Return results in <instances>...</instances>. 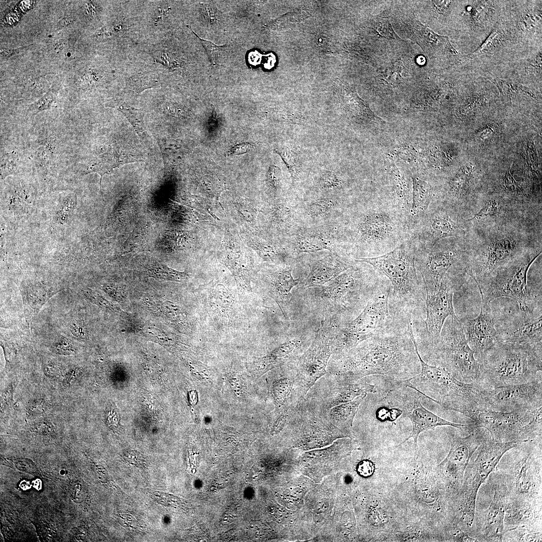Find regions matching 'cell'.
Segmentation results:
<instances>
[{"label":"cell","mask_w":542,"mask_h":542,"mask_svg":"<svg viewBox=\"0 0 542 542\" xmlns=\"http://www.w3.org/2000/svg\"><path fill=\"white\" fill-rule=\"evenodd\" d=\"M534 313L521 311L495 326L498 341L542 348V316Z\"/></svg>","instance_id":"44dd1931"},{"label":"cell","mask_w":542,"mask_h":542,"mask_svg":"<svg viewBox=\"0 0 542 542\" xmlns=\"http://www.w3.org/2000/svg\"><path fill=\"white\" fill-rule=\"evenodd\" d=\"M270 391L276 407L273 429L278 432L286 425L292 412L302 401L296 388L294 375L290 366L272 381Z\"/></svg>","instance_id":"603a6c76"},{"label":"cell","mask_w":542,"mask_h":542,"mask_svg":"<svg viewBox=\"0 0 542 542\" xmlns=\"http://www.w3.org/2000/svg\"><path fill=\"white\" fill-rule=\"evenodd\" d=\"M415 243L416 267L423 279L426 294L436 292L447 274H466V238L445 239L433 246Z\"/></svg>","instance_id":"9c48e42d"},{"label":"cell","mask_w":542,"mask_h":542,"mask_svg":"<svg viewBox=\"0 0 542 542\" xmlns=\"http://www.w3.org/2000/svg\"><path fill=\"white\" fill-rule=\"evenodd\" d=\"M352 265L335 256H328L318 259L310 265L308 275L304 282L305 288L321 287L331 282Z\"/></svg>","instance_id":"f546056e"},{"label":"cell","mask_w":542,"mask_h":542,"mask_svg":"<svg viewBox=\"0 0 542 542\" xmlns=\"http://www.w3.org/2000/svg\"><path fill=\"white\" fill-rule=\"evenodd\" d=\"M190 29L199 39L211 64L213 65H221L227 55L226 46L217 45L209 41L202 39L191 29Z\"/></svg>","instance_id":"60d3db41"},{"label":"cell","mask_w":542,"mask_h":542,"mask_svg":"<svg viewBox=\"0 0 542 542\" xmlns=\"http://www.w3.org/2000/svg\"><path fill=\"white\" fill-rule=\"evenodd\" d=\"M491 503L485 511L476 537L479 541H501L504 531L505 505L509 493L505 481L495 483Z\"/></svg>","instance_id":"484cf974"},{"label":"cell","mask_w":542,"mask_h":542,"mask_svg":"<svg viewBox=\"0 0 542 542\" xmlns=\"http://www.w3.org/2000/svg\"><path fill=\"white\" fill-rule=\"evenodd\" d=\"M374 29L377 35L383 38H387L395 40H400L394 31L388 20L377 17L375 21Z\"/></svg>","instance_id":"7bdbcfd3"},{"label":"cell","mask_w":542,"mask_h":542,"mask_svg":"<svg viewBox=\"0 0 542 542\" xmlns=\"http://www.w3.org/2000/svg\"><path fill=\"white\" fill-rule=\"evenodd\" d=\"M468 228L464 218L448 204L432 201L427 213L411 231L415 241L433 246L448 238H465Z\"/></svg>","instance_id":"2e32d148"},{"label":"cell","mask_w":542,"mask_h":542,"mask_svg":"<svg viewBox=\"0 0 542 542\" xmlns=\"http://www.w3.org/2000/svg\"><path fill=\"white\" fill-rule=\"evenodd\" d=\"M282 174L281 169L275 165L269 167L266 175V182L268 186L274 191L278 190L281 186Z\"/></svg>","instance_id":"bcb514c9"},{"label":"cell","mask_w":542,"mask_h":542,"mask_svg":"<svg viewBox=\"0 0 542 542\" xmlns=\"http://www.w3.org/2000/svg\"><path fill=\"white\" fill-rule=\"evenodd\" d=\"M376 392L375 385L361 379L345 383L327 373L315 382L305 398L323 412L337 405L351 401L360 395Z\"/></svg>","instance_id":"ac0fdd59"},{"label":"cell","mask_w":542,"mask_h":542,"mask_svg":"<svg viewBox=\"0 0 542 542\" xmlns=\"http://www.w3.org/2000/svg\"><path fill=\"white\" fill-rule=\"evenodd\" d=\"M395 388L390 390L383 398L393 409L399 410L411 420L413 429L409 437L398 446L413 438L416 449L419 452L418 440L420 434L439 426H448L460 430H470L471 425L457 424L446 420L425 408L421 403V394L415 389L401 384L398 380Z\"/></svg>","instance_id":"9a60e30c"},{"label":"cell","mask_w":542,"mask_h":542,"mask_svg":"<svg viewBox=\"0 0 542 542\" xmlns=\"http://www.w3.org/2000/svg\"><path fill=\"white\" fill-rule=\"evenodd\" d=\"M56 350L58 352L62 354H70L74 352L72 345L67 342H62L57 344Z\"/></svg>","instance_id":"91938a15"},{"label":"cell","mask_w":542,"mask_h":542,"mask_svg":"<svg viewBox=\"0 0 542 542\" xmlns=\"http://www.w3.org/2000/svg\"><path fill=\"white\" fill-rule=\"evenodd\" d=\"M391 292L390 286L385 284L371 298L355 319L341 327L335 338L333 353L348 351L406 316L397 312L390 313Z\"/></svg>","instance_id":"30bf717a"},{"label":"cell","mask_w":542,"mask_h":542,"mask_svg":"<svg viewBox=\"0 0 542 542\" xmlns=\"http://www.w3.org/2000/svg\"><path fill=\"white\" fill-rule=\"evenodd\" d=\"M204 16L211 24L219 21L218 19L217 11L210 5H204L202 8Z\"/></svg>","instance_id":"f5cc1de1"},{"label":"cell","mask_w":542,"mask_h":542,"mask_svg":"<svg viewBox=\"0 0 542 542\" xmlns=\"http://www.w3.org/2000/svg\"><path fill=\"white\" fill-rule=\"evenodd\" d=\"M44 371L46 375L50 377H55L59 374L60 369L57 365L49 363L45 365Z\"/></svg>","instance_id":"94428289"},{"label":"cell","mask_w":542,"mask_h":542,"mask_svg":"<svg viewBox=\"0 0 542 542\" xmlns=\"http://www.w3.org/2000/svg\"><path fill=\"white\" fill-rule=\"evenodd\" d=\"M79 369H75L71 370L65 377L63 384L65 386L71 384V383L79 376Z\"/></svg>","instance_id":"be15d7a7"},{"label":"cell","mask_w":542,"mask_h":542,"mask_svg":"<svg viewBox=\"0 0 542 542\" xmlns=\"http://www.w3.org/2000/svg\"><path fill=\"white\" fill-rule=\"evenodd\" d=\"M293 248L298 253H312L327 249L331 250L330 238L321 234H303L294 240Z\"/></svg>","instance_id":"d590c367"},{"label":"cell","mask_w":542,"mask_h":542,"mask_svg":"<svg viewBox=\"0 0 542 542\" xmlns=\"http://www.w3.org/2000/svg\"><path fill=\"white\" fill-rule=\"evenodd\" d=\"M84 294L88 299L91 301V302H93L94 303L98 304L99 306L111 309L112 310H116L113 306V305L108 302V301L91 290H85Z\"/></svg>","instance_id":"f907efd6"},{"label":"cell","mask_w":542,"mask_h":542,"mask_svg":"<svg viewBox=\"0 0 542 542\" xmlns=\"http://www.w3.org/2000/svg\"><path fill=\"white\" fill-rule=\"evenodd\" d=\"M301 345L298 338L289 340L282 344L267 354L256 358L249 364V370L258 377L268 371L285 364L289 358L294 356L295 351Z\"/></svg>","instance_id":"4dcf8cb0"},{"label":"cell","mask_w":542,"mask_h":542,"mask_svg":"<svg viewBox=\"0 0 542 542\" xmlns=\"http://www.w3.org/2000/svg\"><path fill=\"white\" fill-rule=\"evenodd\" d=\"M541 220L468 231L466 274L480 281L528 250L542 247Z\"/></svg>","instance_id":"7a4b0ae2"},{"label":"cell","mask_w":542,"mask_h":542,"mask_svg":"<svg viewBox=\"0 0 542 542\" xmlns=\"http://www.w3.org/2000/svg\"><path fill=\"white\" fill-rule=\"evenodd\" d=\"M477 383L493 387L527 383L541 377L542 348L498 341L477 359Z\"/></svg>","instance_id":"3957f363"},{"label":"cell","mask_w":542,"mask_h":542,"mask_svg":"<svg viewBox=\"0 0 542 542\" xmlns=\"http://www.w3.org/2000/svg\"><path fill=\"white\" fill-rule=\"evenodd\" d=\"M373 269L364 274L352 266L325 286L316 288L317 297L334 305L340 312L351 311L362 301L367 302L383 285Z\"/></svg>","instance_id":"4fadbf2b"},{"label":"cell","mask_w":542,"mask_h":542,"mask_svg":"<svg viewBox=\"0 0 542 542\" xmlns=\"http://www.w3.org/2000/svg\"><path fill=\"white\" fill-rule=\"evenodd\" d=\"M366 396L367 393L360 395L351 401L337 405L321 413L332 424L350 437L353 420Z\"/></svg>","instance_id":"d6a6232c"},{"label":"cell","mask_w":542,"mask_h":542,"mask_svg":"<svg viewBox=\"0 0 542 542\" xmlns=\"http://www.w3.org/2000/svg\"><path fill=\"white\" fill-rule=\"evenodd\" d=\"M433 199L432 189L429 183L419 177H412V204L409 221L411 233L424 217Z\"/></svg>","instance_id":"1f68e13d"},{"label":"cell","mask_w":542,"mask_h":542,"mask_svg":"<svg viewBox=\"0 0 542 542\" xmlns=\"http://www.w3.org/2000/svg\"><path fill=\"white\" fill-rule=\"evenodd\" d=\"M45 407V403L43 400H37L31 404L29 411L31 414H39L44 410Z\"/></svg>","instance_id":"6125c7cd"},{"label":"cell","mask_w":542,"mask_h":542,"mask_svg":"<svg viewBox=\"0 0 542 542\" xmlns=\"http://www.w3.org/2000/svg\"><path fill=\"white\" fill-rule=\"evenodd\" d=\"M532 461L527 452L516 462L513 469L512 489L509 493L531 500H541V463Z\"/></svg>","instance_id":"cb8c5ba5"},{"label":"cell","mask_w":542,"mask_h":542,"mask_svg":"<svg viewBox=\"0 0 542 542\" xmlns=\"http://www.w3.org/2000/svg\"><path fill=\"white\" fill-rule=\"evenodd\" d=\"M495 321L489 303L483 301L477 317L460 320L465 338L476 359L498 341Z\"/></svg>","instance_id":"7402d4cb"},{"label":"cell","mask_w":542,"mask_h":542,"mask_svg":"<svg viewBox=\"0 0 542 542\" xmlns=\"http://www.w3.org/2000/svg\"><path fill=\"white\" fill-rule=\"evenodd\" d=\"M147 269L150 276L158 280L180 282L188 277L186 272L175 270L158 262L149 264Z\"/></svg>","instance_id":"74e56055"},{"label":"cell","mask_w":542,"mask_h":542,"mask_svg":"<svg viewBox=\"0 0 542 542\" xmlns=\"http://www.w3.org/2000/svg\"><path fill=\"white\" fill-rule=\"evenodd\" d=\"M541 408L510 412L479 408L471 411L467 417L475 427L487 431L492 440L520 444L541 435Z\"/></svg>","instance_id":"7c38bea8"},{"label":"cell","mask_w":542,"mask_h":542,"mask_svg":"<svg viewBox=\"0 0 542 542\" xmlns=\"http://www.w3.org/2000/svg\"><path fill=\"white\" fill-rule=\"evenodd\" d=\"M404 28L408 37L430 56L458 54L448 37L438 34L422 24L415 15L404 22Z\"/></svg>","instance_id":"4316f807"},{"label":"cell","mask_w":542,"mask_h":542,"mask_svg":"<svg viewBox=\"0 0 542 542\" xmlns=\"http://www.w3.org/2000/svg\"><path fill=\"white\" fill-rule=\"evenodd\" d=\"M422 346L427 363L444 368L462 382H477L479 363L467 341L458 317H450L445 321L437 341Z\"/></svg>","instance_id":"8992f818"},{"label":"cell","mask_w":542,"mask_h":542,"mask_svg":"<svg viewBox=\"0 0 542 542\" xmlns=\"http://www.w3.org/2000/svg\"><path fill=\"white\" fill-rule=\"evenodd\" d=\"M274 151L282 158L291 175L292 184L294 186L299 181L301 167L298 156L296 153L286 147L276 149Z\"/></svg>","instance_id":"f35d334b"},{"label":"cell","mask_w":542,"mask_h":542,"mask_svg":"<svg viewBox=\"0 0 542 542\" xmlns=\"http://www.w3.org/2000/svg\"><path fill=\"white\" fill-rule=\"evenodd\" d=\"M388 178L391 193L389 203L405 220L409 227L412 184H411L405 174L393 163H390L388 166Z\"/></svg>","instance_id":"f1b7e54d"},{"label":"cell","mask_w":542,"mask_h":542,"mask_svg":"<svg viewBox=\"0 0 542 542\" xmlns=\"http://www.w3.org/2000/svg\"><path fill=\"white\" fill-rule=\"evenodd\" d=\"M417 353L420 371L406 380H398L421 395L436 402L446 410L467 415L480 407V385L462 382L443 367L431 365L420 356L417 344Z\"/></svg>","instance_id":"5b68a950"},{"label":"cell","mask_w":542,"mask_h":542,"mask_svg":"<svg viewBox=\"0 0 542 542\" xmlns=\"http://www.w3.org/2000/svg\"><path fill=\"white\" fill-rule=\"evenodd\" d=\"M236 240L229 232L225 234L224 246L226 253L222 259V262L232 273L239 291L249 293L252 290L249 266Z\"/></svg>","instance_id":"83f0119b"},{"label":"cell","mask_w":542,"mask_h":542,"mask_svg":"<svg viewBox=\"0 0 542 542\" xmlns=\"http://www.w3.org/2000/svg\"><path fill=\"white\" fill-rule=\"evenodd\" d=\"M341 325L335 315L322 321L309 348L290 362L297 392L302 401L315 382L327 373V365L335 351V340Z\"/></svg>","instance_id":"8fae6325"},{"label":"cell","mask_w":542,"mask_h":542,"mask_svg":"<svg viewBox=\"0 0 542 542\" xmlns=\"http://www.w3.org/2000/svg\"><path fill=\"white\" fill-rule=\"evenodd\" d=\"M480 397L481 409L500 412L536 410L542 406V379L493 387L480 385Z\"/></svg>","instance_id":"e0dca14e"},{"label":"cell","mask_w":542,"mask_h":542,"mask_svg":"<svg viewBox=\"0 0 542 542\" xmlns=\"http://www.w3.org/2000/svg\"><path fill=\"white\" fill-rule=\"evenodd\" d=\"M230 378V382L234 391L237 393L240 392L241 393L244 390V384L241 383V378L237 376H232Z\"/></svg>","instance_id":"680465c9"},{"label":"cell","mask_w":542,"mask_h":542,"mask_svg":"<svg viewBox=\"0 0 542 542\" xmlns=\"http://www.w3.org/2000/svg\"><path fill=\"white\" fill-rule=\"evenodd\" d=\"M403 64L400 62H396L393 64L387 71L383 74L385 84L394 85L400 80L402 79V72L403 69Z\"/></svg>","instance_id":"f6af8a7d"},{"label":"cell","mask_w":542,"mask_h":542,"mask_svg":"<svg viewBox=\"0 0 542 542\" xmlns=\"http://www.w3.org/2000/svg\"><path fill=\"white\" fill-rule=\"evenodd\" d=\"M471 430V433L465 437L451 436L449 452L439 465L458 487L459 491L472 456L487 436L481 428L474 426Z\"/></svg>","instance_id":"ffe728a7"},{"label":"cell","mask_w":542,"mask_h":542,"mask_svg":"<svg viewBox=\"0 0 542 542\" xmlns=\"http://www.w3.org/2000/svg\"><path fill=\"white\" fill-rule=\"evenodd\" d=\"M541 500H531L509 493L505 505L504 531L518 527L541 530Z\"/></svg>","instance_id":"d4e9b609"},{"label":"cell","mask_w":542,"mask_h":542,"mask_svg":"<svg viewBox=\"0 0 542 542\" xmlns=\"http://www.w3.org/2000/svg\"><path fill=\"white\" fill-rule=\"evenodd\" d=\"M354 261L369 264L386 277L392 286L390 297L394 308L412 314L425 301L415 265V243L411 235L391 251L372 257H358Z\"/></svg>","instance_id":"277c9868"},{"label":"cell","mask_w":542,"mask_h":542,"mask_svg":"<svg viewBox=\"0 0 542 542\" xmlns=\"http://www.w3.org/2000/svg\"><path fill=\"white\" fill-rule=\"evenodd\" d=\"M71 331L72 334L75 336L82 338L83 336V332L82 328L79 327L78 324L73 323L71 325Z\"/></svg>","instance_id":"03108f58"},{"label":"cell","mask_w":542,"mask_h":542,"mask_svg":"<svg viewBox=\"0 0 542 542\" xmlns=\"http://www.w3.org/2000/svg\"><path fill=\"white\" fill-rule=\"evenodd\" d=\"M15 466L19 470L25 471H35V465L30 461L24 459H16L14 462Z\"/></svg>","instance_id":"6f0895ef"},{"label":"cell","mask_w":542,"mask_h":542,"mask_svg":"<svg viewBox=\"0 0 542 542\" xmlns=\"http://www.w3.org/2000/svg\"><path fill=\"white\" fill-rule=\"evenodd\" d=\"M541 253L542 247L528 250L487 277L475 281L482 301L490 303L498 298H509L517 303L521 311L534 313L535 302L528 285V273Z\"/></svg>","instance_id":"52a82bcc"},{"label":"cell","mask_w":542,"mask_h":542,"mask_svg":"<svg viewBox=\"0 0 542 542\" xmlns=\"http://www.w3.org/2000/svg\"><path fill=\"white\" fill-rule=\"evenodd\" d=\"M516 442H501L486 437L472 456L465 472L459 492L460 516L459 523L469 534L475 531V507L481 485L494 470L502 456L517 447ZM475 533V532H474Z\"/></svg>","instance_id":"ba28073f"},{"label":"cell","mask_w":542,"mask_h":542,"mask_svg":"<svg viewBox=\"0 0 542 542\" xmlns=\"http://www.w3.org/2000/svg\"><path fill=\"white\" fill-rule=\"evenodd\" d=\"M299 283L295 279L290 268H283L274 272L270 276L269 292L270 296L282 308L292 298V289Z\"/></svg>","instance_id":"836d02e7"},{"label":"cell","mask_w":542,"mask_h":542,"mask_svg":"<svg viewBox=\"0 0 542 542\" xmlns=\"http://www.w3.org/2000/svg\"><path fill=\"white\" fill-rule=\"evenodd\" d=\"M248 244L265 261L282 262L286 260V255L273 245L257 238H251Z\"/></svg>","instance_id":"8d00e7d4"},{"label":"cell","mask_w":542,"mask_h":542,"mask_svg":"<svg viewBox=\"0 0 542 542\" xmlns=\"http://www.w3.org/2000/svg\"><path fill=\"white\" fill-rule=\"evenodd\" d=\"M542 209L492 195L478 199L471 214L464 219L468 231L485 229L526 220H541Z\"/></svg>","instance_id":"5bb4252c"},{"label":"cell","mask_w":542,"mask_h":542,"mask_svg":"<svg viewBox=\"0 0 542 542\" xmlns=\"http://www.w3.org/2000/svg\"><path fill=\"white\" fill-rule=\"evenodd\" d=\"M240 215L246 221L253 222L256 218V211L252 205L245 201H239L235 204Z\"/></svg>","instance_id":"c3c4849f"},{"label":"cell","mask_w":542,"mask_h":542,"mask_svg":"<svg viewBox=\"0 0 542 542\" xmlns=\"http://www.w3.org/2000/svg\"><path fill=\"white\" fill-rule=\"evenodd\" d=\"M416 151L414 149L410 147H401L398 148L395 152L397 156L403 160H410L416 157Z\"/></svg>","instance_id":"11a10c76"},{"label":"cell","mask_w":542,"mask_h":542,"mask_svg":"<svg viewBox=\"0 0 542 542\" xmlns=\"http://www.w3.org/2000/svg\"><path fill=\"white\" fill-rule=\"evenodd\" d=\"M497 30H494L484 43L476 51L471 54L469 57L471 58L477 57L487 51L489 47V46L492 44L495 38L497 36Z\"/></svg>","instance_id":"816d5d0a"},{"label":"cell","mask_w":542,"mask_h":542,"mask_svg":"<svg viewBox=\"0 0 542 542\" xmlns=\"http://www.w3.org/2000/svg\"><path fill=\"white\" fill-rule=\"evenodd\" d=\"M54 101V98L53 94L50 92H48L34 104H31L29 107V110L35 115L40 111L50 109Z\"/></svg>","instance_id":"7dc6e473"},{"label":"cell","mask_w":542,"mask_h":542,"mask_svg":"<svg viewBox=\"0 0 542 542\" xmlns=\"http://www.w3.org/2000/svg\"><path fill=\"white\" fill-rule=\"evenodd\" d=\"M425 61V58L424 57L422 56H419L417 59V62L419 64L422 65V64H424Z\"/></svg>","instance_id":"003e7915"},{"label":"cell","mask_w":542,"mask_h":542,"mask_svg":"<svg viewBox=\"0 0 542 542\" xmlns=\"http://www.w3.org/2000/svg\"><path fill=\"white\" fill-rule=\"evenodd\" d=\"M252 148L249 143H242L233 147L229 152V155H240L247 153Z\"/></svg>","instance_id":"db71d44e"},{"label":"cell","mask_w":542,"mask_h":542,"mask_svg":"<svg viewBox=\"0 0 542 542\" xmlns=\"http://www.w3.org/2000/svg\"><path fill=\"white\" fill-rule=\"evenodd\" d=\"M458 285L456 279L446 275L436 292L426 294L425 323L427 337L422 345L433 344L438 340L449 316L457 318L454 312L453 298L455 288Z\"/></svg>","instance_id":"d6986e66"},{"label":"cell","mask_w":542,"mask_h":542,"mask_svg":"<svg viewBox=\"0 0 542 542\" xmlns=\"http://www.w3.org/2000/svg\"><path fill=\"white\" fill-rule=\"evenodd\" d=\"M338 206L333 198H324L312 202L308 206V215L313 219H320L329 215Z\"/></svg>","instance_id":"ab89813d"},{"label":"cell","mask_w":542,"mask_h":542,"mask_svg":"<svg viewBox=\"0 0 542 542\" xmlns=\"http://www.w3.org/2000/svg\"><path fill=\"white\" fill-rule=\"evenodd\" d=\"M343 184L344 181L340 176L329 171L324 172L319 180V185L322 188H340Z\"/></svg>","instance_id":"ee69618b"},{"label":"cell","mask_w":542,"mask_h":542,"mask_svg":"<svg viewBox=\"0 0 542 542\" xmlns=\"http://www.w3.org/2000/svg\"><path fill=\"white\" fill-rule=\"evenodd\" d=\"M83 487L79 481H75L72 485L73 500L76 502H80L83 499Z\"/></svg>","instance_id":"9f6ffc18"},{"label":"cell","mask_w":542,"mask_h":542,"mask_svg":"<svg viewBox=\"0 0 542 542\" xmlns=\"http://www.w3.org/2000/svg\"><path fill=\"white\" fill-rule=\"evenodd\" d=\"M345 98L346 105L351 115L367 124L379 125L384 122L383 119L377 116L369 107V106L352 89H345Z\"/></svg>","instance_id":"e575fe53"},{"label":"cell","mask_w":542,"mask_h":542,"mask_svg":"<svg viewBox=\"0 0 542 542\" xmlns=\"http://www.w3.org/2000/svg\"><path fill=\"white\" fill-rule=\"evenodd\" d=\"M416 345L412 318L403 317L348 351L333 353L327 371L346 383L374 374L408 379L420 371Z\"/></svg>","instance_id":"6da1fadb"},{"label":"cell","mask_w":542,"mask_h":542,"mask_svg":"<svg viewBox=\"0 0 542 542\" xmlns=\"http://www.w3.org/2000/svg\"><path fill=\"white\" fill-rule=\"evenodd\" d=\"M375 465L369 460H363L358 464L357 471L358 474L362 477L367 478L374 473Z\"/></svg>","instance_id":"681fc988"},{"label":"cell","mask_w":542,"mask_h":542,"mask_svg":"<svg viewBox=\"0 0 542 542\" xmlns=\"http://www.w3.org/2000/svg\"><path fill=\"white\" fill-rule=\"evenodd\" d=\"M18 167L17 156L13 153H3L1 160V178L4 179L7 176L14 174Z\"/></svg>","instance_id":"b9f144b4"},{"label":"cell","mask_w":542,"mask_h":542,"mask_svg":"<svg viewBox=\"0 0 542 542\" xmlns=\"http://www.w3.org/2000/svg\"><path fill=\"white\" fill-rule=\"evenodd\" d=\"M433 2L436 9L439 13L444 12L451 2V1H435Z\"/></svg>","instance_id":"e7e4bbea"}]
</instances>
